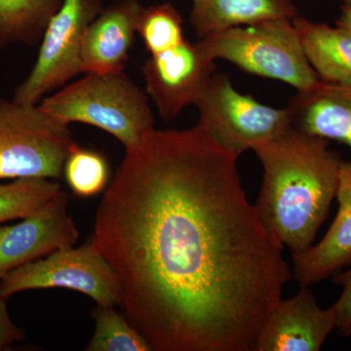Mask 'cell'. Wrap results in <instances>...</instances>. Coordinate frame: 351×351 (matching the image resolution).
<instances>
[{
    "instance_id": "1",
    "label": "cell",
    "mask_w": 351,
    "mask_h": 351,
    "mask_svg": "<svg viewBox=\"0 0 351 351\" xmlns=\"http://www.w3.org/2000/svg\"><path fill=\"white\" fill-rule=\"evenodd\" d=\"M239 156L199 123L126 149L95 221L124 315L154 351H255L291 278L247 199Z\"/></svg>"
},
{
    "instance_id": "2",
    "label": "cell",
    "mask_w": 351,
    "mask_h": 351,
    "mask_svg": "<svg viewBox=\"0 0 351 351\" xmlns=\"http://www.w3.org/2000/svg\"><path fill=\"white\" fill-rule=\"evenodd\" d=\"M263 169L254 205L267 230L292 255L311 248L338 191L341 156L326 138L291 127L253 149Z\"/></svg>"
},
{
    "instance_id": "3",
    "label": "cell",
    "mask_w": 351,
    "mask_h": 351,
    "mask_svg": "<svg viewBox=\"0 0 351 351\" xmlns=\"http://www.w3.org/2000/svg\"><path fill=\"white\" fill-rule=\"evenodd\" d=\"M39 105L64 123L80 122L108 132L125 151L154 130L149 97L123 71L87 73Z\"/></svg>"
},
{
    "instance_id": "4",
    "label": "cell",
    "mask_w": 351,
    "mask_h": 351,
    "mask_svg": "<svg viewBox=\"0 0 351 351\" xmlns=\"http://www.w3.org/2000/svg\"><path fill=\"white\" fill-rule=\"evenodd\" d=\"M210 59L225 60L242 71L306 90L319 80L307 61L293 20L265 21L232 27L197 41Z\"/></svg>"
},
{
    "instance_id": "5",
    "label": "cell",
    "mask_w": 351,
    "mask_h": 351,
    "mask_svg": "<svg viewBox=\"0 0 351 351\" xmlns=\"http://www.w3.org/2000/svg\"><path fill=\"white\" fill-rule=\"evenodd\" d=\"M75 145L69 124L39 104L0 98V179H58Z\"/></svg>"
},
{
    "instance_id": "6",
    "label": "cell",
    "mask_w": 351,
    "mask_h": 351,
    "mask_svg": "<svg viewBox=\"0 0 351 351\" xmlns=\"http://www.w3.org/2000/svg\"><path fill=\"white\" fill-rule=\"evenodd\" d=\"M200 124L215 142L240 156L292 127L288 108L269 107L239 93L230 78L214 73L195 103Z\"/></svg>"
},
{
    "instance_id": "7",
    "label": "cell",
    "mask_w": 351,
    "mask_h": 351,
    "mask_svg": "<svg viewBox=\"0 0 351 351\" xmlns=\"http://www.w3.org/2000/svg\"><path fill=\"white\" fill-rule=\"evenodd\" d=\"M66 288L89 295L99 306H120L117 274L92 243L53 252L12 270L0 280V295L36 289Z\"/></svg>"
},
{
    "instance_id": "8",
    "label": "cell",
    "mask_w": 351,
    "mask_h": 351,
    "mask_svg": "<svg viewBox=\"0 0 351 351\" xmlns=\"http://www.w3.org/2000/svg\"><path fill=\"white\" fill-rule=\"evenodd\" d=\"M98 11L99 0H63L44 31L34 68L16 88L13 101L38 105L46 95L82 73L83 38Z\"/></svg>"
},
{
    "instance_id": "9",
    "label": "cell",
    "mask_w": 351,
    "mask_h": 351,
    "mask_svg": "<svg viewBox=\"0 0 351 351\" xmlns=\"http://www.w3.org/2000/svg\"><path fill=\"white\" fill-rule=\"evenodd\" d=\"M214 73L215 61L197 43L186 38L171 49L151 55L143 66L147 93L165 121L195 105Z\"/></svg>"
},
{
    "instance_id": "10",
    "label": "cell",
    "mask_w": 351,
    "mask_h": 351,
    "mask_svg": "<svg viewBox=\"0 0 351 351\" xmlns=\"http://www.w3.org/2000/svg\"><path fill=\"white\" fill-rule=\"evenodd\" d=\"M68 206L69 195L61 189L20 223L0 226V280L22 265L76 243L80 233Z\"/></svg>"
},
{
    "instance_id": "11",
    "label": "cell",
    "mask_w": 351,
    "mask_h": 351,
    "mask_svg": "<svg viewBox=\"0 0 351 351\" xmlns=\"http://www.w3.org/2000/svg\"><path fill=\"white\" fill-rule=\"evenodd\" d=\"M334 309L322 308L311 286L280 299L263 323L255 351H318L336 330Z\"/></svg>"
},
{
    "instance_id": "12",
    "label": "cell",
    "mask_w": 351,
    "mask_h": 351,
    "mask_svg": "<svg viewBox=\"0 0 351 351\" xmlns=\"http://www.w3.org/2000/svg\"><path fill=\"white\" fill-rule=\"evenodd\" d=\"M143 10L137 2L127 0L110 7L92 21L83 38L82 73L124 71Z\"/></svg>"
},
{
    "instance_id": "13",
    "label": "cell",
    "mask_w": 351,
    "mask_h": 351,
    "mask_svg": "<svg viewBox=\"0 0 351 351\" xmlns=\"http://www.w3.org/2000/svg\"><path fill=\"white\" fill-rule=\"evenodd\" d=\"M336 198L338 213L324 237L292 255L295 277L301 286L315 285L351 265V162L341 163Z\"/></svg>"
},
{
    "instance_id": "14",
    "label": "cell",
    "mask_w": 351,
    "mask_h": 351,
    "mask_svg": "<svg viewBox=\"0 0 351 351\" xmlns=\"http://www.w3.org/2000/svg\"><path fill=\"white\" fill-rule=\"evenodd\" d=\"M292 127L351 149V86L318 80L289 100Z\"/></svg>"
},
{
    "instance_id": "15",
    "label": "cell",
    "mask_w": 351,
    "mask_h": 351,
    "mask_svg": "<svg viewBox=\"0 0 351 351\" xmlns=\"http://www.w3.org/2000/svg\"><path fill=\"white\" fill-rule=\"evenodd\" d=\"M297 16L293 0H193L191 24L201 39L232 27Z\"/></svg>"
},
{
    "instance_id": "16",
    "label": "cell",
    "mask_w": 351,
    "mask_h": 351,
    "mask_svg": "<svg viewBox=\"0 0 351 351\" xmlns=\"http://www.w3.org/2000/svg\"><path fill=\"white\" fill-rule=\"evenodd\" d=\"M293 23L307 61L319 80L351 86V34L300 16Z\"/></svg>"
},
{
    "instance_id": "17",
    "label": "cell",
    "mask_w": 351,
    "mask_h": 351,
    "mask_svg": "<svg viewBox=\"0 0 351 351\" xmlns=\"http://www.w3.org/2000/svg\"><path fill=\"white\" fill-rule=\"evenodd\" d=\"M63 0H0V49L41 40Z\"/></svg>"
},
{
    "instance_id": "18",
    "label": "cell",
    "mask_w": 351,
    "mask_h": 351,
    "mask_svg": "<svg viewBox=\"0 0 351 351\" xmlns=\"http://www.w3.org/2000/svg\"><path fill=\"white\" fill-rule=\"evenodd\" d=\"M95 332L87 351H152L145 337L114 306H97Z\"/></svg>"
},
{
    "instance_id": "19",
    "label": "cell",
    "mask_w": 351,
    "mask_h": 351,
    "mask_svg": "<svg viewBox=\"0 0 351 351\" xmlns=\"http://www.w3.org/2000/svg\"><path fill=\"white\" fill-rule=\"evenodd\" d=\"M61 189L52 180L36 178L0 184V223L29 216Z\"/></svg>"
},
{
    "instance_id": "20",
    "label": "cell",
    "mask_w": 351,
    "mask_h": 351,
    "mask_svg": "<svg viewBox=\"0 0 351 351\" xmlns=\"http://www.w3.org/2000/svg\"><path fill=\"white\" fill-rule=\"evenodd\" d=\"M63 175L75 195L91 197L107 189L110 165L101 152L75 144L66 157Z\"/></svg>"
},
{
    "instance_id": "21",
    "label": "cell",
    "mask_w": 351,
    "mask_h": 351,
    "mask_svg": "<svg viewBox=\"0 0 351 351\" xmlns=\"http://www.w3.org/2000/svg\"><path fill=\"white\" fill-rule=\"evenodd\" d=\"M181 14L171 3L144 9L138 24V34L151 55L171 49L186 39Z\"/></svg>"
},
{
    "instance_id": "22",
    "label": "cell",
    "mask_w": 351,
    "mask_h": 351,
    "mask_svg": "<svg viewBox=\"0 0 351 351\" xmlns=\"http://www.w3.org/2000/svg\"><path fill=\"white\" fill-rule=\"evenodd\" d=\"M334 283L343 288L339 299L332 306L336 314V330L346 338L351 337V267L335 274Z\"/></svg>"
},
{
    "instance_id": "23",
    "label": "cell",
    "mask_w": 351,
    "mask_h": 351,
    "mask_svg": "<svg viewBox=\"0 0 351 351\" xmlns=\"http://www.w3.org/2000/svg\"><path fill=\"white\" fill-rule=\"evenodd\" d=\"M7 299L0 295V351L10 350L13 343L22 341L24 332L14 323L8 313Z\"/></svg>"
},
{
    "instance_id": "24",
    "label": "cell",
    "mask_w": 351,
    "mask_h": 351,
    "mask_svg": "<svg viewBox=\"0 0 351 351\" xmlns=\"http://www.w3.org/2000/svg\"><path fill=\"white\" fill-rule=\"evenodd\" d=\"M337 27H341L343 31L351 34V5L343 4L341 6V15L337 20Z\"/></svg>"
},
{
    "instance_id": "25",
    "label": "cell",
    "mask_w": 351,
    "mask_h": 351,
    "mask_svg": "<svg viewBox=\"0 0 351 351\" xmlns=\"http://www.w3.org/2000/svg\"><path fill=\"white\" fill-rule=\"evenodd\" d=\"M341 1H343V4H348V5H351V0H341Z\"/></svg>"
}]
</instances>
